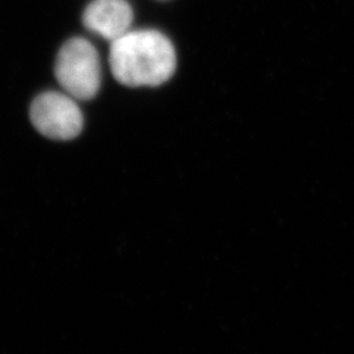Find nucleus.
I'll list each match as a JSON object with an SVG mask.
<instances>
[{
	"instance_id": "obj_1",
	"label": "nucleus",
	"mask_w": 354,
	"mask_h": 354,
	"mask_svg": "<svg viewBox=\"0 0 354 354\" xmlns=\"http://www.w3.org/2000/svg\"><path fill=\"white\" fill-rule=\"evenodd\" d=\"M109 64L121 84L155 87L174 75L176 53L172 42L158 30H129L112 42Z\"/></svg>"
},
{
	"instance_id": "obj_3",
	"label": "nucleus",
	"mask_w": 354,
	"mask_h": 354,
	"mask_svg": "<svg viewBox=\"0 0 354 354\" xmlns=\"http://www.w3.org/2000/svg\"><path fill=\"white\" fill-rule=\"evenodd\" d=\"M30 120L38 133L51 140L76 138L83 129V114L67 93L45 92L30 106Z\"/></svg>"
},
{
	"instance_id": "obj_4",
	"label": "nucleus",
	"mask_w": 354,
	"mask_h": 354,
	"mask_svg": "<svg viewBox=\"0 0 354 354\" xmlns=\"http://www.w3.org/2000/svg\"><path fill=\"white\" fill-rule=\"evenodd\" d=\"M134 13L127 0H93L86 8V28L113 42L130 30Z\"/></svg>"
},
{
	"instance_id": "obj_2",
	"label": "nucleus",
	"mask_w": 354,
	"mask_h": 354,
	"mask_svg": "<svg viewBox=\"0 0 354 354\" xmlns=\"http://www.w3.org/2000/svg\"><path fill=\"white\" fill-rule=\"evenodd\" d=\"M55 77L75 100H91L102 86V64L95 46L84 38L67 41L58 53Z\"/></svg>"
}]
</instances>
